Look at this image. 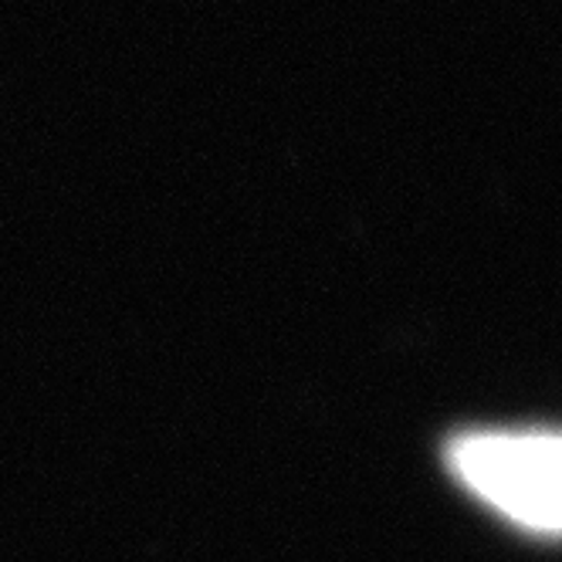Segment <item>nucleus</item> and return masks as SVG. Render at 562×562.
Segmentation results:
<instances>
[{
	"label": "nucleus",
	"instance_id": "nucleus-1",
	"mask_svg": "<svg viewBox=\"0 0 562 562\" xmlns=\"http://www.w3.org/2000/svg\"><path fill=\"white\" fill-rule=\"evenodd\" d=\"M451 468L464 485L536 532L559 529L562 454L552 430H481L451 445Z\"/></svg>",
	"mask_w": 562,
	"mask_h": 562
}]
</instances>
